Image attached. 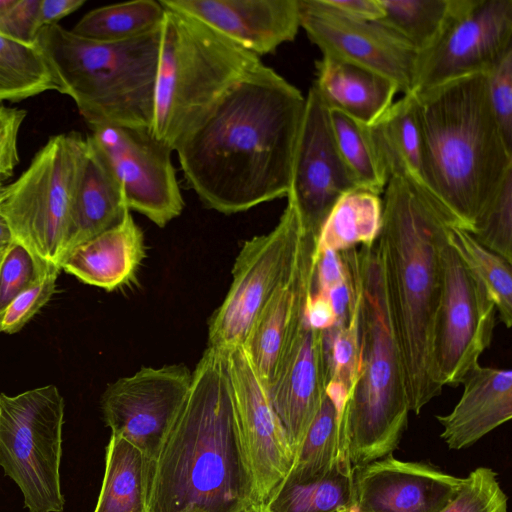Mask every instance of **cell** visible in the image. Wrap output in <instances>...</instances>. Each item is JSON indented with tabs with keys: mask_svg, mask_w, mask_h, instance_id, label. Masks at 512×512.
Returning a JSON list of instances; mask_svg holds the SVG:
<instances>
[{
	"mask_svg": "<svg viewBox=\"0 0 512 512\" xmlns=\"http://www.w3.org/2000/svg\"><path fill=\"white\" fill-rule=\"evenodd\" d=\"M328 381L329 365L324 331L309 324L305 309L300 327L273 384L267 390L294 452L326 396Z\"/></svg>",
	"mask_w": 512,
	"mask_h": 512,
	"instance_id": "cell-20",
	"label": "cell"
},
{
	"mask_svg": "<svg viewBox=\"0 0 512 512\" xmlns=\"http://www.w3.org/2000/svg\"><path fill=\"white\" fill-rule=\"evenodd\" d=\"M327 294L336 317L335 325L344 324L348 319L352 303V291L347 275L344 280L332 287Z\"/></svg>",
	"mask_w": 512,
	"mask_h": 512,
	"instance_id": "cell-48",
	"label": "cell"
},
{
	"mask_svg": "<svg viewBox=\"0 0 512 512\" xmlns=\"http://www.w3.org/2000/svg\"><path fill=\"white\" fill-rule=\"evenodd\" d=\"M379 21L406 39L420 54L429 49L446 23L451 0H379Z\"/></svg>",
	"mask_w": 512,
	"mask_h": 512,
	"instance_id": "cell-35",
	"label": "cell"
},
{
	"mask_svg": "<svg viewBox=\"0 0 512 512\" xmlns=\"http://www.w3.org/2000/svg\"><path fill=\"white\" fill-rule=\"evenodd\" d=\"M262 62L201 21L166 9L152 132L173 150L217 102Z\"/></svg>",
	"mask_w": 512,
	"mask_h": 512,
	"instance_id": "cell-7",
	"label": "cell"
},
{
	"mask_svg": "<svg viewBox=\"0 0 512 512\" xmlns=\"http://www.w3.org/2000/svg\"><path fill=\"white\" fill-rule=\"evenodd\" d=\"M346 275L352 291L349 316L344 324L324 331V342L329 365L328 384L340 386L350 393L358 359L359 314L356 287L347 272Z\"/></svg>",
	"mask_w": 512,
	"mask_h": 512,
	"instance_id": "cell-36",
	"label": "cell"
},
{
	"mask_svg": "<svg viewBox=\"0 0 512 512\" xmlns=\"http://www.w3.org/2000/svg\"><path fill=\"white\" fill-rule=\"evenodd\" d=\"M87 139V159L72 207L60 263L73 248L119 225L130 212L105 157L90 136Z\"/></svg>",
	"mask_w": 512,
	"mask_h": 512,
	"instance_id": "cell-25",
	"label": "cell"
},
{
	"mask_svg": "<svg viewBox=\"0 0 512 512\" xmlns=\"http://www.w3.org/2000/svg\"><path fill=\"white\" fill-rule=\"evenodd\" d=\"M5 185H3L2 182H0V198L2 197L3 191H4Z\"/></svg>",
	"mask_w": 512,
	"mask_h": 512,
	"instance_id": "cell-52",
	"label": "cell"
},
{
	"mask_svg": "<svg viewBox=\"0 0 512 512\" xmlns=\"http://www.w3.org/2000/svg\"><path fill=\"white\" fill-rule=\"evenodd\" d=\"M24 109L9 107L0 103V182L14 173L20 162L18 140L26 118Z\"/></svg>",
	"mask_w": 512,
	"mask_h": 512,
	"instance_id": "cell-42",
	"label": "cell"
},
{
	"mask_svg": "<svg viewBox=\"0 0 512 512\" xmlns=\"http://www.w3.org/2000/svg\"><path fill=\"white\" fill-rule=\"evenodd\" d=\"M40 0H15L0 12V34L23 42H35L39 32Z\"/></svg>",
	"mask_w": 512,
	"mask_h": 512,
	"instance_id": "cell-43",
	"label": "cell"
},
{
	"mask_svg": "<svg viewBox=\"0 0 512 512\" xmlns=\"http://www.w3.org/2000/svg\"><path fill=\"white\" fill-rule=\"evenodd\" d=\"M415 95L431 200L452 226L472 233L512 173V146L490 106L486 74Z\"/></svg>",
	"mask_w": 512,
	"mask_h": 512,
	"instance_id": "cell-3",
	"label": "cell"
},
{
	"mask_svg": "<svg viewBox=\"0 0 512 512\" xmlns=\"http://www.w3.org/2000/svg\"><path fill=\"white\" fill-rule=\"evenodd\" d=\"M338 512H359V511L357 510V508L354 505H352L351 507L340 510Z\"/></svg>",
	"mask_w": 512,
	"mask_h": 512,
	"instance_id": "cell-51",
	"label": "cell"
},
{
	"mask_svg": "<svg viewBox=\"0 0 512 512\" xmlns=\"http://www.w3.org/2000/svg\"><path fill=\"white\" fill-rule=\"evenodd\" d=\"M224 351L257 504L263 505L290 472L295 452L243 347Z\"/></svg>",
	"mask_w": 512,
	"mask_h": 512,
	"instance_id": "cell-17",
	"label": "cell"
},
{
	"mask_svg": "<svg viewBox=\"0 0 512 512\" xmlns=\"http://www.w3.org/2000/svg\"><path fill=\"white\" fill-rule=\"evenodd\" d=\"M447 241L485 286L501 322L512 325V263L480 244L468 231L450 226Z\"/></svg>",
	"mask_w": 512,
	"mask_h": 512,
	"instance_id": "cell-33",
	"label": "cell"
},
{
	"mask_svg": "<svg viewBox=\"0 0 512 512\" xmlns=\"http://www.w3.org/2000/svg\"><path fill=\"white\" fill-rule=\"evenodd\" d=\"M473 237L512 263V173L477 220Z\"/></svg>",
	"mask_w": 512,
	"mask_h": 512,
	"instance_id": "cell-37",
	"label": "cell"
},
{
	"mask_svg": "<svg viewBox=\"0 0 512 512\" xmlns=\"http://www.w3.org/2000/svg\"><path fill=\"white\" fill-rule=\"evenodd\" d=\"M441 267L433 360L438 383L455 387L490 346L497 310L485 286L448 241L441 251Z\"/></svg>",
	"mask_w": 512,
	"mask_h": 512,
	"instance_id": "cell-12",
	"label": "cell"
},
{
	"mask_svg": "<svg viewBox=\"0 0 512 512\" xmlns=\"http://www.w3.org/2000/svg\"><path fill=\"white\" fill-rule=\"evenodd\" d=\"M144 258L142 230L128 212L119 225L73 248L60 268L86 284L113 291L134 280Z\"/></svg>",
	"mask_w": 512,
	"mask_h": 512,
	"instance_id": "cell-23",
	"label": "cell"
},
{
	"mask_svg": "<svg viewBox=\"0 0 512 512\" xmlns=\"http://www.w3.org/2000/svg\"><path fill=\"white\" fill-rule=\"evenodd\" d=\"M462 479L392 454L354 468L353 503L359 512H440Z\"/></svg>",
	"mask_w": 512,
	"mask_h": 512,
	"instance_id": "cell-18",
	"label": "cell"
},
{
	"mask_svg": "<svg viewBox=\"0 0 512 512\" xmlns=\"http://www.w3.org/2000/svg\"><path fill=\"white\" fill-rule=\"evenodd\" d=\"M440 512H508V498L489 467H478L462 479L455 497Z\"/></svg>",
	"mask_w": 512,
	"mask_h": 512,
	"instance_id": "cell-38",
	"label": "cell"
},
{
	"mask_svg": "<svg viewBox=\"0 0 512 512\" xmlns=\"http://www.w3.org/2000/svg\"><path fill=\"white\" fill-rule=\"evenodd\" d=\"M339 13L361 21H379L384 12L379 0H323Z\"/></svg>",
	"mask_w": 512,
	"mask_h": 512,
	"instance_id": "cell-45",
	"label": "cell"
},
{
	"mask_svg": "<svg viewBox=\"0 0 512 512\" xmlns=\"http://www.w3.org/2000/svg\"><path fill=\"white\" fill-rule=\"evenodd\" d=\"M382 220L380 195L357 188L344 193L334 203L317 235V252L344 251L373 245Z\"/></svg>",
	"mask_w": 512,
	"mask_h": 512,
	"instance_id": "cell-28",
	"label": "cell"
},
{
	"mask_svg": "<svg viewBox=\"0 0 512 512\" xmlns=\"http://www.w3.org/2000/svg\"><path fill=\"white\" fill-rule=\"evenodd\" d=\"M287 199L276 226L247 240L239 251L230 289L209 324L208 347L242 346L262 309L293 275L304 228L295 203Z\"/></svg>",
	"mask_w": 512,
	"mask_h": 512,
	"instance_id": "cell-10",
	"label": "cell"
},
{
	"mask_svg": "<svg viewBox=\"0 0 512 512\" xmlns=\"http://www.w3.org/2000/svg\"><path fill=\"white\" fill-rule=\"evenodd\" d=\"M85 4V0H40L38 11L39 30L57 22L78 10Z\"/></svg>",
	"mask_w": 512,
	"mask_h": 512,
	"instance_id": "cell-47",
	"label": "cell"
},
{
	"mask_svg": "<svg viewBox=\"0 0 512 512\" xmlns=\"http://www.w3.org/2000/svg\"><path fill=\"white\" fill-rule=\"evenodd\" d=\"M60 270L50 263L31 286L11 301L0 314V332L17 333L35 316L54 294Z\"/></svg>",
	"mask_w": 512,
	"mask_h": 512,
	"instance_id": "cell-39",
	"label": "cell"
},
{
	"mask_svg": "<svg viewBox=\"0 0 512 512\" xmlns=\"http://www.w3.org/2000/svg\"><path fill=\"white\" fill-rule=\"evenodd\" d=\"M512 50V0H451L435 43L417 55L410 93L488 73Z\"/></svg>",
	"mask_w": 512,
	"mask_h": 512,
	"instance_id": "cell-11",
	"label": "cell"
},
{
	"mask_svg": "<svg viewBox=\"0 0 512 512\" xmlns=\"http://www.w3.org/2000/svg\"><path fill=\"white\" fill-rule=\"evenodd\" d=\"M452 226L407 181L389 179L378 244L401 348L410 412L418 415L443 387L434 360V331L442 288L441 251Z\"/></svg>",
	"mask_w": 512,
	"mask_h": 512,
	"instance_id": "cell-4",
	"label": "cell"
},
{
	"mask_svg": "<svg viewBox=\"0 0 512 512\" xmlns=\"http://www.w3.org/2000/svg\"><path fill=\"white\" fill-rule=\"evenodd\" d=\"M165 8L160 1L137 0L111 4L86 13L72 32L99 42H121L161 27Z\"/></svg>",
	"mask_w": 512,
	"mask_h": 512,
	"instance_id": "cell-32",
	"label": "cell"
},
{
	"mask_svg": "<svg viewBox=\"0 0 512 512\" xmlns=\"http://www.w3.org/2000/svg\"><path fill=\"white\" fill-rule=\"evenodd\" d=\"M367 127L389 179L396 177L407 181L433 204L423 173L416 95L404 94Z\"/></svg>",
	"mask_w": 512,
	"mask_h": 512,
	"instance_id": "cell-26",
	"label": "cell"
},
{
	"mask_svg": "<svg viewBox=\"0 0 512 512\" xmlns=\"http://www.w3.org/2000/svg\"><path fill=\"white\" fill-rule=\"evenodd\" d=\"M306 313L309 324L315 329L325 331L336 324V317L326 292L313 290L307 301Z\"/></svg>",
	"mask_w": 512,
	"mask_h": 512,
	"instance_id": "cell-46",
	"label": "cell"
},
{
	"mask_svg": "<svg viewBox=\"0 0 512 512\" xmlns=\"http://www.w3.org/2000/svg\"><path fill=\"white\" fill-rule=\"evenodd\" d=\"M161 27L121 42H99L58 24L35 41L90 128H152Z\"/></svg>",
	"mask_w": 512,
	"mask_h": 512,
	"instance_id": "cell-6",
	"label": "cell"
},
{
	"mask_svg": "<svg viewBox=\"0 0 512 512\" xmlns=\"http://www.w3.org/2000/svg\"><path fill=\"white\" fill-rule=\"evenodd\" d=\"M305 99L287 198L295 203L304 229L317 236L338 198L360 187L338 151L328 108L313 86Z\"/></svg>",
	"mask_w": 512,
	"mask_h": 512,
	"instance_id": "cell-16",
	"label": "cell"
},
{
	"mask_svg": "<svg viewBox=\"0 0 512 512\" xmlns=\"http://www.w3.org/2000/svg\"><path fill=\"white\" fill-rule=\"evenodd\" d=\"M346 277L340 252L325 250L318 253L313 290L328 292Z\"/></svg>",
	"mask_w": 512,
	"mask_h": 512,
	"instance_id": "cell-44",
	"label": "cell"
},
{
	"mask_svg": "<svg viewBox=\"0 0 512 512\" xmlns=\"http://www.w3.org/2000/svg\"><path fill=\"white\" fill-rule=\"evenodd\" d=\"M329 121L338 151L361 189L377 195L384 192L389 181L368 127L346 114L328 109Z\"/></svg>",
	"mask_w": 512,
	"mask_h": 512,
	"instance_id": "cell-34",
	"label": "cell"
},
{
	"mask_svg": "<svg viewBox=\"0 0 512 512\" xmlns=\"http://www.w3.org/2000/svg\"><path fill=\"white\" fill-rule=\"evenodd\" d=\"M49 264L39 262L16 240L6 248L0 261V314L38 279Z\"/></svg>",
	"mask_w": 512,
	"mask_h": 512,
	"instance_id": "cell-40",
	"label": "cell"
},
{
	"mask_svg": "<svg viewBox=\"0 0 512 512\" xmlns=\"http://www.w3.org/2000/svg\"><path fill=\"white\" fill-rule=\"evenodd\" d=\"M64 399L55 385L0 394V466L29 512H62Z\"/></svg>",
	"mask_w": 512,
	"mask_h": 512,
	"instance_id": "cell-9",
	"label": "cell"
},
{
	"mask_svg": "<svg viewBox=\"0 0 512 512\" xmlns=\"http://www.w3.org/2000/svg\"><path fill=\"white\" fill-rule=\"evenodd\" d=\"M243 512H264L262 505L251 504L243 510Z\"/></svg>",
	"mask_w": 512,
	"mask_h": 512,
	"instance_id": "cell-50",
	"label": "cell"
},
{
	"mask_svg": "<svg viewBox=\"0 0 512 512\" xmlns=\"http://www.w3.org/2000/svg\"><path fill=\"white\" fill-rule=\"evenodd\" d=\"M14 240L6 219L0 213V252L4 251Z\"/></svg>",
	"mask_w": 512,
	"mask_h": 512,
	"instance_id": "cell-49",
	"label": "cell"
},
{
	"mask_svg": "<svg viewBox=\"0 0 512 512\" xmlns=\"http://www.w3.org/2000/svg\"><path fill=\"white\" fill-rule=\"evenodd\" d=\"M353 467H337L310 481L283 480L262 505L264 512H338L354 505Z\"/></svg>",
	"mask_w": 512,
	"mask_h": 512,
	"instance_id": "cell-31",
	"label": "cell"
},
{
	"mask_svg": "<svg viewBox=\"0 0 512 512\" xmlns=\"http://www.w3.org/2000/svg\"><path fill=\"white\" fill-rule=\"evenodd\" d=\"M152 462L132 443L111 434L94 512H148Z\"/></svg>",
	"mask_w": 512,
	"mask_h": 512,
	"instance_id": "cell-27",
	"label": "cell"
},
{
	"mask_svg": "<svg viewBox=\"0 0 512 512\" xmlns=\"http://www.w3.org/2000/svg\"><path fill=\"white\" fill-rule=\"evenodd\" d=\"M192 372L184 365L143 367L108 385L101 399L112 434L156 460L190 390Z\"/></svg>",
	"mask_w": 512,
	"mask_h": 512,
	"instance_id": "cell-14",
	"label": "cell"
},
{
	"mask_svg": "<svg viewBox=\"0 0 512 512\" xmlns=\"http://www.w3.org/2000/svg\"><path fill=\"white\" fill-rule=\"evenodd\" d=\"M61 87L39 45L0 34V103L19 102Z\"/></svg>",
	"mask_w": 512,
	"mask_h": 512,
	"instance_id": "cell-30",
	"label": "cell"
},
{
	"mask_svg": "<svg viewBox=\"0 0 512 512\" xmlns=\"http://www.w3.org/2000/svg\"><path fill=\"white\" fill-rule=\"evenodd\" d=\"M91 140L117 179L129 210L159 227L178 217L184 201L171 161L174 151L150 128L101 125Z\"/></svg>",
	"mask_w": 512,
	"mask_h": 512,
	"instance_id": "cell-13",
	"label": "cell"
},
{
	"mask_svg": "<svg viewBox=\"0 0 512 512\" xmlns=\"http://www.w3.org/2000/svg\"><path fill=\"white\" fill-rule=\"evenodd\" d=\"M315 68L312 86L324 105L365 126L374 124L399 93L397 85L387 77L344 60L322 56Z\"/></svg>",
	"mask_w": 512,
	"mask_h": 512,
	"instance_id": "cell-24",
	"label": "cell"
},
{
	"mask_svg": "<svg viewBox=\"0 0 512 512\" xmlns=\"http://www.w3.org/2000/svg\"><path fill=\"white\" fill-rule=\"evenodd\" d=\"M257 504L224 350L208 347L152 463L148 512H243Z\"/></svg>",
	"mask_w": 512,
	"mask_h": 512,
	"instance_id": "cell-2",
	"label": "cell"
},
{
	"mask_svg": "<svg viewBox=\"0 0 512 512\" xmlns=\"http://www.w3.org/2000/svg\"><path fill=\"white\" fill-rule=\"evenodd\" d=\"M5 250H6V249H5ZM5 250H4V251H5ZM4 251H1V252H0V261H1V258H2V256H3Z\"/></svg>",
	"mask_w": 512,
	"mask_h": 512,
	"instance_id": "cell-53",
	"label": "cell"
},
{
	"mask_svg": "<svg viewBox=\"0 0 512 512\" xmlns=\"http://www.w3.org/2000/svg\"><path fill=\"white\" fill-rule=\"evenodd\" d=\"M340 421L339 411L326 395L284 480L310 481L328 475L337 467H353Z\"/></svg>",
	"mask_w": 512,
	"mask_h": 512,
	"instance_id": "cell-29",
	"label": "cell"
},
{
	"mask_svg": "<svg viewBox=\"0 0 512 512\" xmlns=\"http://www.w3.org/2000/svg\"><path fill=\"white\" fill-rule=\"evenodd\" d=\"M490 106L506 142L512 146V50L488 72Z\"/></svg>",
	"mask_w": 512,
	"mask_h": 512,
	"instance_id": "cell-41",
	"label": "cell"
},
{
	"mask_svg": "<svg viewBox=\"0 0 512 512\" xmlns=\"http://www.w3.org/2000/svg\"><path fill=\"white\" fill-rule=\"evenodd\" d=\"M340 254L358 296L357 366L340 421L349 461L357 468L393 454L407 428L410 410L378 241Z\"/></svg>",
	"mask_w": 512,
	"mask_h": 512,
	"instance_id": "cell-5",
	"label": "cell"
},
{
	"mask_svg": "<svg viewBox=\"0 0 512 512\" xmlns=\"http://www.w3.org/2000/svg\"><path fill=\"white\" fill-rule=\"evenodd\" d=\"M300 27L322 56L344 60L393 81L399 92H411L417 51L380 21L349 18L323 0H299Z\"/></svg>",
	"mask_w": 512,
	"mask_h": 512,
	"instance_id": "cell-15",
	"label": "cell"
},
{
	"mask_svg": "<svg viewBox=\"0 0 512 512\" xmlns=\"http://www.w3.org/2000/svg\"><path fill=\"white\" fill-rule=\"evenodd\" d=\"M463 392L450 413L437 415L442 440L451 450H461L508 422L512 417V371L472 368L463 378Z\"/></svg>",
	"mask_w": 512,
	"mask_h": 512,
	"instance_id": "cell-22",
	"label": "cell"
},
{
	"mask_svg": "<svg viewBox=\"0 0 512 512\" xmlns=\"http://www.w3.org/2000/svg\"><path fill=\"white\" fill-rule=\"evenodd\" d=\"M305 100L262 63L178 144L185 180L206 207L234 214L288 196Z\"/></svg>",
	"mask_w": 512,
	"mask_h": 512,
	"instance_id": "cell-1",
	"label": "cell"
},
{
	"mask_svg": "<svg viewBox=\"0 0 512 512\" xmlns=\"http://www.w3.org/2000/svg\"><path fill=\"white\" fill-rule=\"evenodd\" d=\"M316 244L317 236L304 230L293 275L270 298L242 345L266 390L277 376L313 292L318 258Z\"/></svg>",
	"mask_w": 512,
	"mask_h": 512,
	"instance_id": "cell-19",
	"label": "cell"
},
{
	"mask_svg": "<svg viewBox=\"0 0 512 512\" xmlns=\"http://www.w3.org/2000/svg\"><path fill=\"white\" fill-rule=\"evenodd\" d=\"M193 17L257 57L293 41L300 27L299 0H160Z\"/></svg>",
	"mask_w": 512,
	"mask_h": 512,
	"instance_id": "cell-21",
	"label": "cell"
},
{
	"mask_svg": "<svg viewBox=\"0 0 512 512\" xmlns=\"http://www.w3.org/2000/svg\"><path fill=\"white\" fill-rule=\"evenodd\" d=\"M87 153L88 139L81 133L54 135L26 170L4 187L0 213L14 239L41 263L60 267Z\"/></svg>",
	"mask_w": 512,
	"mask_h": 512,
	"instance_id": "cell-8",
	"label": "cell"
}]
</instances>
